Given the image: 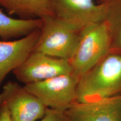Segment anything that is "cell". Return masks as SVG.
Wrapping results in <instances>:
<instances>
[{
  "mask_svg": "<svg viewBox=\"0 0 121 121\" xmlns=\"http://www.w3.org/2000/svg\"><path fill=\"white\" fill-rule=\"evenodd\" d=\"M121 95V53L109 52L80 77L76 102L86 103Z\"/></svg>",
  "mask_w": 121,
  "mask_h": 121,
  "instance_id": "6da1fadb",
  "label": "cell"
},
{
  "mask_svg": "<svg viewBox=\"0 0 121 121\" xmlns=\"http://www.w3.org/2000/svg\"><path fill=\"white\" fill-rule=\"evenodd\" d=\"M111 40L104 21L89 24L80 31L73 56L69 60L73 73L79 78L110 51Z\"/></svg>",
  "mask_w": 121,
  "mask_h": 121,
  "instance_id": "7a4b0ae2",
  "label": "cell"
},
{
  "mask_svg": "<svg viewBox=\"0 0 121 121\" xmlns=\"http://www.w3.org/2000/svg\"><path fill=\"white\" fill-rule=\"evenodd\" d=\"M40 35L33 51L68 60L73 56L82 29L56 16L43 18Z\"/></svg>",
  "mask_w": 121,
  "mask_h": 121,
  "instance_id": "3957f363",
  "label": "cell"
},
{
  "mask_svg": "<svg viewBox=\"0 0 121 121\" xmlns=\"http://www.w3.org/2000/svg\"><path fill=\"white\" fill-rule=\"evenodd\" d=\"M78 80L71 73L26 84L24 87L47 108L65 112L76 102Z\"/></svg>",
  "mask_w": 121,
  "mask_h": 121,
  "instance_id": "277c9868",
  "label": "cell"
},
{
  "mask_svg": "<svg viewBox=\"0 0 121 121\" xmlns=\"http://www.w3.org/2000/svg\"><path fill=\"white\" fill-rule=\"evenodd\" d=\"M13 72L18 80L26 85L73 73V69L67 60L33 51Z\"/></svg>",
  "mask_w": 121,
  "mask_h": 121,
  "instance_id": "5b68a950",
  "label": "cell"
},
{
  "mask_svg": "<svg viewBox=\"0 0 121 121\" xmlns=\"http://www.w3.org/2000/svg\"><path fill=\"white\" fill-rule=\"evenodd\" d=\"M0 102L6 104L13 121H37L44 117L47 109L24 86L11 81L3 87Z\"/></svg>",
  "mask_w": 121,
  "mask_h": 121,
  "instance_id": "8992f818",
  "label": "cell"
},
{
  "mask_svg": "<svg viewBox=\"0 0 121 121\" xmlns=\"http://www.w3.org/2000/svg\"><path fill=\"white\" fill-rule=\"evenodd\" d=\"M51 3L55 16L80 29L105 19L103 4L94 0H51Z\"/></svg>",
  "mask_w": 121,
  "mask_h": 121,
  "instance_id": "52a82bcc",
  "label": "cell"
},
{
  "mask_svg": "<svg viewBox=\"0 0 121 121\" xmlns=\"http://www.w3.org/2000/svg\"><path fill=\"white\" fill-rule=\"evenodd\" d=\"M67 121H121V95L91 102H75L65 111Z\"/></svg>",
  "mask_w": 121,
  "mask_h": 121,
  "instance_id": "ba28073f",
  "label": "cell"
},
{
  "mask_svg": "<svg viewBox=\"0 0 121 121\" xmlns=\"http://www.w3.org/2000/svg\"><path fill=\"white\" fill-rule=\"evenodd\" d=\"M40 29L17 40H0V86L7 74L19 67L33 52Z\"/></svg>",
  "mask_w": 121,
  "mask_h": 121,
  "instance_id": "9c48e42d",
  "label": "cell"
},
{
  "mask_svg": "<svg viewBox=\"0 0 121 121\" xmlns=\"http://www.w3.org/2000/svg\"><path fill=\"white\" fill-rule=\"evenodd\" d=\"M0 7L9 15H17L22 19L55 16L51 0H0Z\"/></svg>",
  "mask_w": 121,
  "mask_h": 121,
  "instance_id": "30bf717a",
  "label": "cell"
},
{
  "mask_svg": "<svg viewBox=\"0 0 121 121\" xmlns=\"http://www.w3.org/2000/svg\"><path fill=\"white\" fill-rule=\"evenodd\" d=\"M42 19H15L9 16L0 7V39L10 40L25 37L42 28Z\"/></svg>",
  "mask_w": 121,
  "mask_h": 121,
  "instance_id": "8fae6325",
  "label": "cell"
},
{
  "mask_svg": "<svg viewBox=\"0 0 121 121\" xmlns=\"http://www.w3.org/2000/svg\"><path fill=\"white\" fill-rule=\"evenodd\" d=\"M105 9L104 22L109 32L110 52L121 53V0H100Z\"/></svg>",
  "mask_w": 121,
  "mask_h": 121,
  "instance_id": "7c38bea8",
  "label": "cell"
},
{
  "mask_svg": "<svg viewBox=\"0 0 121 121\" xmlns=\"http://www.w3.org/2000/svg\"><path fill=\"white\" fill-rule=\"evenodd\" d=\"M39 121H67L65 111L47 108L44 117Z\"/></svg>",
  "mask_w": 121,
  "mask_h": 121,
  "instance_id": "4fadbf2b",
  "label": "cell"
},
{
  "mask_svg": "<svg viewBox=\"0 0 121 121\" xmlns=\"http://www.w3.org/2000/svg\"><path fill=\"white\" fill-rule=\"evenodd\" d=\"M0 121H13L6 104L1 102H0Z\"/></svg>",
  "mask_w": 121,
  "mask_h": 121,
  "instance_id": "5bb4252c",
  "label": "cell"
}]
</instances>
